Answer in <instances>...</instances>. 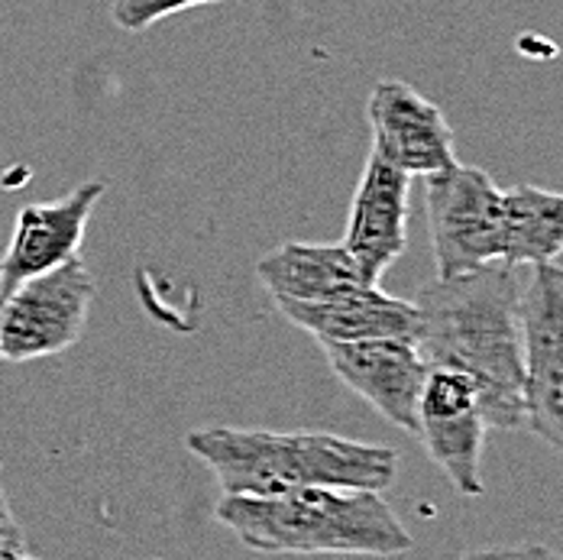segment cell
<instances>
[{"mask_svg": "<svg viewBox=\"0 0 563 560\" xmlns=\"http://www.w3.org/2000/svg\"><path fill=\"white\" fill-rule=\"evenodd\" d=\"M521 288L515 270H486L438 279L415 298V347L428 366L456 370L479 389L486 428H521Z\"/></svg>", "mask_w": 563, "mask_h": 560, "instance_id": "obj_1", "label": "cell"}, {"mask_svg": "<svg viewBox=\"0 0 563 560\" xmlns=\"http://www.w3.org/2000/svg\"><path fill=\"white\" fill-rule=\"evenodd\" d=\"M256 279L276 301H324L369 285L343 243H282L256 263Z\"/></svg>", "mask_w": 563, "mask_h": 560, "instance_id": "obj_13", "label": "cell"}, {"mask_svg": "<svg viewBox=\"0 0 563 560\" xmlns=\"http://www.w3.org/2000/svg\"><path fill=\"white\" fill-rule=\"evenodd\" d=\"M460 560H561V554L551 545L541 541H525V545H506V548H483L470 551Z\"/></svg>", "mask_w": 563, "mask_h": 560, "instance_id": "obj_16", "label": "cell"}, {"mask_svg": "<svg viewBox=\"0 0 563 560\" xmlns=\"http://www.w3.org/2000/svg\"><path fill=\"white\" fill-rule=\"evenodd\" d=\"M95 295V276L78 256L3 292L0 360L30 363L75 347L85 334Z\"/></svg>", "mask_w": 563, "mask_h": 560, "instance_id": "obj_5", "label": "cell"}, {"mask_svg": "<svg viewBox=\"0 0 563 560\" xmlns=\"http://www.w3.org/2000/svg\"><path fill=\"white\" fill-rule=\"evenodd\" d=\"M0 301H3V292H0Z\"/></svg>", "mask_w": 563, "mask_h": 560, "instance_id": "obj_19", "label": "cell"}, {"mask_svg": "<svg viewBox=\"0 0 563 560\" xmlns=\"http://www.w3.org/2000/svg\"><path fill=\"white\" fill-rule=\"evenodd\" d=\"M331 370L366 398L389 425L418 431V398L428 380V363L408 337H379L353 343H321Z\"/></svg>", "mask_w": 563, "mask_h": 560, "instance_id": "obj_9", "label": "cell"}, {"mask_svg": "<svg viewBox=\"0 0 563 560\" xmlns=\"http://www.w3.org/2000/svg\"><path fill=\"white\" fill-rule=\"evenodd\" d=\"M208 3H224V0H113L111 20L113 26L126 33H140L146 26H156L172 13L191 10V7H208Z\"/></svg>", "mask_w": 563, "mask_h": 560, "instance_id": "obj_15", "label": "cell"}, {"mask_svg": "<svg viewBox=\"0 0 563 560\" xmlns=\"http://www.w3.org/2000/svg\"><path fill=\"white\" fill-rule=\"evenodd\" d=\"M366 117L373 127V153H379L405 175L428 178L456 166L448 117L408 81L383 78L366 101Z\"/></svg>", "mask_w": 563, "mask_h": 560, "instance_id": "obj_8", "label": "cell"}, {"mask_svg": "<svg viewBox=\"0 0 563 560\" xmlns=\"http://www.w3.org/2000/svg\"><path fill=\"white\" fill-rule=\"evenodd\" d=\"M214 518L250 551L263 554H369L393 558L411 548L383 493L295 490L279 496H224Z\"/></svg>", "mask_w": 563, "mask_h": 560, "instance_id": "obj_3", "label": "cell"}, {"mask_svg": "<svg viewBox=\"0 0 563 560\" xmlns=\"http://www.w3.org/2000/svg\"><path fill=\"white\" fill-rule=\"evenodd\" d=\"M188 450L214 473L224 496H279L295 490L386 493L398 453L324 431H243L205 428L188 435Z\"/></svg>", "mask_w": 563, "mask_h": 560, "instance_id": "obj_2", "label": "cell"}, {"mask_svg": "<svg viewBox=\"0 0 563 560\" xmlns=\"http://www.w3.org/2000/svg\"><path fill=\"white\" fill-rule=\"evenodd\" d=\"M428 457L463 496H479L483 483V441L486 418L473 380L456 370L428 366L418 398V431Z\"/></svg>", "mask_w": 563, "mask_h": 560, "instance_id": "obj_7", "label": "cell"}, {"mask_svg": "<svg viewBox=\"0 0 563 560\" xmlns=\"http://www.w3.org/2000/svg\"><path fill=\"white\" fill-rule=\"evenodd\" d=\"M424 205L438 279L466 276L503 260V188L489 172L456 163L428 175Z\"/></svg>", "mask_w": 563, "mask_h": 560, "instance_id": "obj_4", "label": "cell"}, {"mask_svg": "<svg viewBox=\"0 0 563 560\" xmlns=\"http://www.w3.org/2000/svg\"><path fill=\"white\" fill-rule=\"evenodd\" d=\"M563 250L561 191L518 182L503 191V266L558 263Z\"/></svg>", "mask_w": 563, "mask_h": 560, "instance_id": "obj_14", "label": "cell"}, {"mask_svg": "<svg viewBox=\"0 0 563 560\" xmlns=\"http://www.w3.org/2000/svg\"><path fill=\"white\" fill-rule=\"evenodd\" d=\"M408 191L411 175L369 153L340 240L369 285H379L408 246Z\"/></svg>", "mask_w": 563, "mask_h": 560, "instance_id": "obj_11", "label": "cell"}, {"mask_svg": "<svg viewBox=\"0 0 563 560\" xmlns=\"http://www.w3.org/2000/svg\"><path fill=\"white\" fill-rule=\"evenodd\" d=\"M279 311L318 343H353L379 337H415V301L395 298L379 285H356L324 301H276Z\"/></svg>", "mask_w": 563, "mask_h": 560, "instance_id": "obj_12", "label": "cell"}, {"mask_svg": "<svg viewBox=\"0 0 563 560\" xmlns=\"http://www.w3.org/2000/svg\"><path fill=\"white\" fill-rule=\"evenodd\" d=\"M525 425L548 444H563V273L561 263L531 266L518 298Z\"/></svg>", "mask_w": 563, "mask_h": 560, "instance_id": "obj_6", "label": "cell"}, {"mask_svg": "<svg viewBox=\"0 0 563 560\" xmlns=\"http://www.w3.org/2000/svg\"><path fill=\"white\" fill-rule=\"evenodd\" d=\"M104 182H81L56 201H36L16 211L10 243L0 256V292L49 273L78 256L88 221L104 198Z\"/></svg>", "mask_w": 563, "mask_h": 560, "instance_id": "obj_10", "label": "cell"}, {"mask_svg": "<svg viewBox=\"0 0 563 560\" xmlns=\"http://www.w3.org/2000/svg\"><path fill=\"white\" fill-rule=\"evenodd\" d=\"M7 560H36V558H26V554L20 551V554H13V558H7Z\"/></svg>", "mask_w": 563, "mask_h": 560, "instance_id": "obj_18", "label": "cell"}, {"mask_svg": "<svg viewBox=\"0 0 563 560\" xmlns=\"http://www.w3.org/2000/svg\"><path fill=\"white\" fill-rule=\"evenodd\" d=\"M23 551V531H20V521L10 508V499L0 486V560L13 558Z\"/></svg>", "mask_w": 563, "mask_h": 560, "instance_id": "obj_17", "label": "cell"}]
</instances>
